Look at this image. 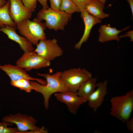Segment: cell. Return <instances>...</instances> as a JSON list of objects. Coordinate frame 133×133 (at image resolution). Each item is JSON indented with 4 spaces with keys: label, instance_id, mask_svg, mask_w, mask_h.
I'll use <instances>...</instances> for the list:
<instances>
[{
    "label": "cell",
    "instance_id": "cell-1",
    "mask_svg": "<svg viewBox=\"0 0 133 133\" xmlns=\"http://www.w3.org/2000/svg\"><path fill=\"white\" fill-rule=\"evenodd\" d=\"M61 72L58 71L52 74L38 73V75L46 79V83L45 85L30 80V83L35 89L34 90L43 95L44 104L46 109L49 107L50 98L53 94L69 91L61 79Z\"/></svg>",
    "mask_w": 133,
    "mask_h": 133
},
{
    "label": "cell",
    "instance_id": "cell-2",
    "mask_svg": "<svg viewBox=\"0 0 133 133\" xmlns=\"http://www.w3.org/2000/svg\"><path fill=\"white\" fill-rule=\"evenodd\" d=\"M110 115L125 123L131 117L133 110V90L125 94L112 97Z\"/></svg>",
    "mask_w": 133,
    "mask_h": 133
},
{
    "label": "cell",
    "instance_id": "cell-3",
    "mask_svg": "<svg viewBox=\"0 0 133 133\" xmlns=\"http://www.w3.org/2000/svg\"><path fill=\"white\" fill-rule=\"evenodd\" d=\"M20 33L28 40L33 44L37 45L39 41L46 39L45 31L47 27L36 17L32 21L27 19L16 25Z\"/></svg>",
    "mask_w": 133,
    "mask_h": 133
},
{
    "label": "cell",
    "instance_id": "cell-4",
    "mask_svg": "<svg viewBox=\"0 0 133 133\" xmlns=\"http://www.w3.org/2000/svg\"><path fill=\"white\" fill-rule=\"evenodd\" d=\"M72 14L49 7L46 10L42 9L39 10L36 17L41 21L45 20V26L49 29L64 30L71 19Z\"/></svg>",
    "mask_w": 133,
    "mask_h": 133
},
{
    "label": "cell",
    "instance_id": "cell-5",
    "mask_svg": "<svg viewBox=\"0 0 133 133\" xmlns=\"http://www.w3.org/2000/svg\"><path fill=\"white\" fill-rule=\"evenodd\" d=\"M92 77V74L85 68H73L62 72L61 79L69 91L76 93L81 85Z\"/></svg>",
    "mask_w": 133,
    "mask_h": 133
},
{
    "label": "cell",
    "instance_id": "cell-6",
    "mask_svg": "<svg viewBox=\"0 0 133 133\" xmlns=\"http://www.w3.org/2000/svg\"><path fill=\"white\" fill-rule=\"evenodd\" d=\"M2 121L11 122L16 125L18 130L21 133H30V131L34 133H47V131L44 128L37 126V120L32 116L26 115L17 113L10 114L2 118Z\"/></svg>",
    "mask_w": 133,
    "mask_h": 133
},
{
    "label": "cell",
    "instance_id": "cell-7",
    "mask_svg": "<svg viewBox=\"0 0 133 133\" xmlns=\"http://www.w3.org/2000/svg\"><path fill=\"white\" fill-rule=\"evenodd\" d=\"M33 52L50 62L61 56L63 51L59 46L56 39L40 40Z\"/></svg>",
    "mask_w": 133,
    "mask_h": 133
},
{
    "label": "cell",
    "instance_id": "cell-8",
    "mask_svg": "<svg viewBox=\"0 0 133 133\" xmlns=\"http://www.w3.org/2000/svg\"><path fill=\"white\" fill-rule=\"evenodd\" d=\"M16 65L27 71L49 66L50 61L33 51L24 52L16 62Z\"/></svg>",
    "mask_w": 133,
    "mask_h": 133
},
{
    "label": "cell",
    "instance_id": "cell-9",
    "mask_svg": "<svg viewBox=\"0 0 133 133\" xmlns=\"http://www.w3.org/2000/svg\"><path fill=\"white\" fill-rule=\"evenodd\" d=\"M54 96L58 100L65 104L68 111L74 115L76 114L82 104L87 102L86 99L79 96L76 93L69 91L55 93Z\"/></svg>",
    "mask_w": 133,
    "mask_h": 133
},
{
    "label": "cell",
    "instance_id": "cell-10",
    "mask_svg": "<svg viewBox=\"0 0 133 133\" xmlns=\"http://www.w3.org/2000/svg\"><path fill=\"white\" fill-rule=\"evenodd\" d=\"M0 69L4 71L8 76L11 79V81H16L24 79L30 81H36L43 85H45L46 83V81L31 77L25 70L17 65H13L10 64L3 65H0Z\"/></svg>",
    "mask_w": 133,
    "mask_h": 133
},
{
    "label": "cell",
    "instance_id": "cell-11",
    "mask_svg": "<svg viewBox=\"0 0 133 133\" xmlns=\"http://www.w3.org/2000/svg\"><path fill=\"white\" fill-rule=\"evenodd\" d=\"M9 12L16 25L23 20L31 18L32 12L24 5L21 0H9Z\"/></svg>",
    "mask_w": 133,
    "mask_h": 133
},
{
    "label": "cell",
    "instance_id": "cell-12",
    "mask_svg": "<svg viewBox=\"0 0 133 133\" xmlns=\"http://www.w3.org/2000/svg\"><path fill=\"white\" fill-rule=\"evenodd\" d=\"M108 82L105 80L97 84V89L87 98V101L89 106L94 112L96 111L103 102L107 93Z\"/></svg>",
    "mask_w": 133,
    "mask_h": 133
},
{
    "label": "cell",
    "instance_id": "cell-13",
    "mask_svg": "<svg viewBox=\"0 0 133 133\" xmlns=\"http://www.w3.org/2000/svg\"><path fill=\"white\" fill-rule=\"evenodd\" d=\"M16 27L7 26L0 28V31L5 34L8 38L17 43L24 52H33L34 50L32 43L24 36L17 34Z\"/></svg>",
    "mask_w": 133,
    "mask_h": 133
},
{
    "label": "cell",
    "instance_id": "cell-14",
    "mask_svg": "<svg viewBox=\"0 0 133 133\" xmlns=\"http://www.w3.org/2000/svg\"><path fill=\"white\" fill-rule=\"evenodd\" d=\"M81 17L84 24L83 35L79 41L74 46L75 49H79L83 44L86 42L89 37L91 29L95 25L101 23V20L97 18L88 13L84 9L80 10Z\"/></svg>",
    "mask_w": 133,
    "mask_h": 133
},
{
    "label": "cell",
    "instance_id": "cell-15",
    "mask_svg": "<svg viewBox=\"0 0 133 133\" xmlns=\"http://www.w3.org/2000/svg\"><path fill=\"white\" fill-rule=\"evenodd\" d=\"M129 27L128 26L122 30H119L115 27H111L109 24L102 25L98 30L99 33L98 41L102 43L114 40L119 41L120 40L119 34L127 30Z\"/></svg>",
    "mask_w": 133,
    "mask_h": 133
},
{
    "label": "cell",
    "instance_id": "cell-16",
    "mask_svg": "<svg viewBox=\"0 0 133 133\" xmlns=\"http://www.w3.org/2000/svg\"><path fill=\"white\" fill-rule=\"evenodd\" d=\"M104 4L98 0H91L84 7L89 14L100 19L109 17V14L103 11Z\"/></svg>",
    "mask_w": 133,
    "mask_h": 133
},
{
    "label": "cell",
    "instance_id": "cell-17",
    "mask_svg": "<svg viewBox=\"0 0 133 133\" xmlns=\"http://www.w3.org/2000/svg\"><path fill=\"white\" fill-rule=\"evenodd\" d=\"M97 78L92 77L86 81L80 86L76 94L79 96L86 99L96 87Z\"/></svg>",
    "mask_w": 133,
    "mask_h": 133
},
{
    "label": "cell",
    "instance_id": "cell-18",
    "mask_svg": "<svg viewBox=\"0 0 133 133\" xmlns=\"http://www.w3.org/2000/svg\"><path fill=\"white\" fill-rule=\"evenodd\" d=\"M10 3L9 0L6 4L0 8V28L8 26L16 27V25L12 19L9 12Z\"/></svg>",
    "mask_w": 133,
    "mask_h": 133
},
{
    "label": "cell",
    "instance_id": "cell-19",
    "mask_svg": "<svg viewBox=\"0 0 133 133\" xmlns=\"http://www.w3.org/2000/svg\"><path fill=\"white\" fill-rule=\"evenodd\" d=\"M59 10L71 14L80 12L78 6L71 0H61Z\"/></svg>",
    "mask_w": 133,
    "mask_h": 133
},
{
    "label": "cell",
    "instance_id": "cell-20",
    "mask_svg": "<svg viewBox=\"0 0 133 133\" xmlns=\"http://www.w3.org/2000/svg\"><path fill=\"white\" fill-rule=\"evenodd\" d=\"M10 83L12 86L27 93H30L32 90H35L30 83V80L27 79H22L16 81H11Z\"/></svg>",
    "mask_w": 133,
    "mask_h": 133
},
{
    "label": "cell",
    "instance_id": "cell-21",
    "mask_svg": "<svg viewBox=\"0 0 133 133\" xmlns=\"http://www.w3.org/2000/svg\"><path fill=\"white\" fill-rule=\"evenodd\" d=\"M13 123L2 121L0 122V133H21L17 127L11 128L9 126L13 125Z\"/></svg>",
    "mask_w": 133,
    "mask_h": 133
},
{
    "label": "cell",
    "instance_id": "cell-22",
    "mask_svg": "<svg viewBox=\"0 0 133 133\" xmlns=\"http://www.w3.org/2000/svg\"><path fill=\"white\" fill-rule=\"evenodd\" d=\"M24 6L32 12H34L37 4V0H21Z\"/></svg>",
    "mask_w": 133,
    "mask_h": 133
},
{
    "label": "cell",
    "instance_id": "cell-23",
    "mask_svg": "<svg viewBox=\"0 0 133 133\" xmlns=\"http://www.w3.org/2000/svg\"><path fill=\"white\" fill-rule=\"evenodd\" d=\"M78 6L80 10L84 8L85 6L91 0H71Z\"/></svg>",
    "mask_w": 133,
    "mask_h": 133
},
{
    "label": "cell",
    "instance_id": "cell-24",
    "mask_svg": "<svg viewBox=\"0 0 133 133\" xmlns=\"http://www.w3.org/2000/svg\"><path fill=\"white\" fill-rule=\"evenodd\" d=\"M50 5V8L55 10H59L61 0H49Z\"/></svg>",
    "mask_w": 133,
    "mask_h": 133
},
{
    "label": "cell",
    "instance_id": "cell-25",
    "mask_svg": "<svg viewBox=\"0 0 133 133\" xmlns=\"http://www.w3.org/2000/svg\"><path fill=\"white\" fill-rule=\"evenodd\" d=\"M128 130L132 133H133V118H130L125 122Z\"/></svg>",
    "mask_w": 133,
    "mask_h": 133
},
{
    "label": "cell",
    "instance_id": "cell-26",
    "mask_svg": "<svg viewBox=\"0 0 133 133\" xmlns=\"http://www.w3.org/2000/svg\"><path fill=\"white\" fill-rule=\"evenodd\" d=\"M119 38H122L125 37H128L130 38V41H133V31H129L126 32V33L124 35H119Z\"/></svg>",
    "mask_w": 133,
    "mask_h": 133
},
{
    "label": "cell",
    "instance_id": "cell-27",
    "mask_svg": "<svg viewBox=\"0 0 133 133\" xmlns=\"http://www.w3.org/2000/svg\"><path fill=\"white\" fill-rule=\"evenodd\" d=\"M37 0L42 6V9L46 10L49 8L47 4V0Z\"/></svg>",
    "mask_w": 133,
    "mask_h": 133
},
{
    "label": "cell",
    "instance_id": "cell-28",
    "mask_svg": "<svg viewBox=\"0 0 133 133\" xmlns=\"http://www.w3.org/2000/svg\"><path fill=\"white\" fill-rule=\"evenodd\" d=\"M129 3L131 9L132 15H133V0H126Z\"/></svg>",
    "mask_w": 133,
    "mask_h": 133
},
{
    "label": "cell",
    "instance_id": "cell-29",
    "mask_svg": "<svg viewBox=\"0 0 133 133\" xmlns=\"http://www.w3.org/2000/svg\"><path fill=\"white\" fill-rule=\"evenodd\" d=\"M7 1L6 0H0V8L4 6L6 4Z\"/></svg>",
    "mask_w": 133,
    "mask_h": 133
},
{
    "label": "cell",
    "instance_id": "cell-30",
    "mask_svg": "<svg viewBox=\"0 0 133 133\" xmlns=\"http://www.w3.org/2000/svg\"><path fill=\"white\" fill-rule=\"evenodd\" d=\"M98 0L100 1L102 3L104 4L106 2V0Z\"/></svg>",
    "mask_w": 133,
    "mask_h": 133
}]
</instances>
